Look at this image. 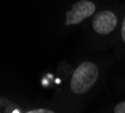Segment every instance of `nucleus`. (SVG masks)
Returning <instances> with one entry per match:
<instances>
[{
	"instance_id": "1",
	"label": "nucleus",
	"mask_w": 125,
	"mask_h": 113,
	"mask_svg": "<svg viewBox=\"0 0 125 113\" xmlns=\"http://www.w3.org/2000/svg\"><path fill=\"white\" fill-rule=\"evenodd\" d=\"M98 77V68L92 62L82 63L74 71L70 79V89L76 94L86 93L93 86Z\"/></svg>"
},
{
	"instance_id": "2",
	"label": "nucleus",
	"mask_w": 125,
	"mask_h": 113,
	"mask_svg": "<svg viewBox=\"0 0 125 113\" xmlns=\"http://www.w3.org/2000/svg\"><path fill=\"white\" fill-rule=\"evenodd\" d=\"M95 5L89 0H79L66 13V25H76L95 12Z\"/></svg>"
},
{
	"instance_id": "3",
	"label": "nucleus",
	"mask_w": 125,
	"mask_h": 113,
	"mask_svg": "<svg viewBox=\"0 0 125 113\" xmlns=\"http://www.w3.org/2000/svg\"><path fill=\"white\" fill-rule=\"evenodd\" d=\"M117 25L115 13L109 10L97 12L93 19V28L99 35H107L112 33Z\"/></svg>"
},
{
	"instance_id": "4",
	"label": "nucleus",
	"mask_w": 125,
	"mask_h": 113,
	"mask_svg": "<svg viewBox=\"0 0 125 113\" xmlns=\"http://www.w3.org/2000/svg\"><path fill=\"white\" fill-rule=\"evenodd\" d=\"M114 113H125V101L118 103V104L115 106Z\"/></svg>"
},
{
	"instance_id": "5",
	"label": "nucleus",
	"mask_w": 125,
	"mask_h": 113,
	"mask_svg": "<svg viewBox=\"0 0 125 113\" xmlns=\"http://www.w3.org/2000/svg\"><path fill=\"white\" fill-rule=\"evenodd\" d=\"M27 113H55V112L52 110H48V109H36V110L28 111Z\"/></svg>"
},
{
	"instance_id": "6",
	"label": "nucleus",
	"mask_w": 125,
	"mask_h": 113,
	"mask_svg": "<svg viewBox=\"0 0 125 113\" xmlns=\"http://www.w3.org/2000/svg\"><path fill=\"white\" fill-rule=\"evenodd\" d=\"M122 39L124 40V43H125V18L122 24Z\"/></svg>"
},
{
	"instance_id": "7",
	"label": "nucleus",
	"mask_w": 125,
	"mask_h": 113,
	"mask_svg": "<svg viewBox=\"0 0 125 113\" xmlns=\"http://www.w3.org/2000/svg\"><path fill=\"white\" fill-rule=\"evenodd\" d=\"M12 113H20V112H19V111L18 110H15V111H13V112Z\"/></svg>"
}]
</instances>
